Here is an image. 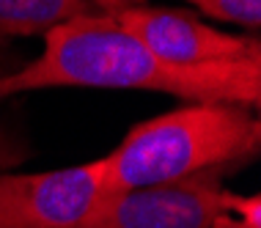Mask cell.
Returning a JSON list of instances; mask_svg holds the SVG:
<instances>
[{
    "instance_id": "5",
    "label": "cell",
    "mask_w": 261,
    "mask_h": 228,
    "mask_svg": "<svg viewBox=\"0 0 261 228\" xmlns=\"http://www.w3.org/2000/svg\"><path fill=\"white\" fill-rule=\"evenodd\" d=\"M113 17L171 66H217L261 58L258 36L223 33L190 11L132 6Z\"/></svg>"
},
{
    "instance_id": "9",
    "label": "cell",
    "mask_w": 261,
    "mask_h": 228,
    "mask_svg": "<svg viewBox=\"0 0 261 228\" xmlns=\"http://www.w3.org/2000/svg\"><path fill=\"white\" fill-rule=\"evenodd\" d=\"M28 154L31 151H28V146L22 143V140H19L14 132L0 126V170L17 168L22 160H28Z\"/></svg>"
},
{
    "instance_id": "2",
    "label": "cell",
    "mask_w": 261,
    "mask_h": 228,
    "mask_svg": "<svg viewBox=\"0 0 261 228\" xmlns=\"http://www.w3.org/2000/svg\"><path fill=\"white\" fill-rule=\"evenodd\" d=\"M261 151L256 113L225 102H187L132 126L102 157L105 192L151 187L248 165Z\"/></svg>"
},
{
    "instance_id": "7",
    "label": "cell",
    "mask_w": 261,
    "mask_h": 228,
    "mask_svg": "<svg viewBox=\"0 0 261 228\" xmlns=\"http://www.w3.org/2000/svg\"><path fill=\"white\" fill-rule=\"evenodd\" d=\"M201 14L223 22H234L250 31H258L261 25V0H190Z\"/></svg>"
},
{
    "instance_id": "1",
    "label": "cell",
    "mask_w": 261,
    "mask_h": 228,
    "mask_svg": "<svg viewBox=\"0 0 261 228\" xmlns=\"http://www.w3.org/2000/svg\"><path fill=\"white\" fill-rule=\"evenodd\" d=\"M44 88L160 91L187 102L261 105V58L217 66H171L160 61L113 14H80L44 33V49L0 77V99Z\"/></svg>"
},
{
    "instance_id": "4",
    "label": "cell",
    "mask_w": 261,
    "mask_h": 228,
    "mask_svg": "<svg viewBox=\"0 0 261 228\" xmlns=\"http://www.w3.org/2000/svg\"><path fill=\"white\" fill-rule=\"evenodd\" d=\"M231 195L217 173L118 190L102 198L83 228H217Z\"/></svg>"
},
{
    "instance_id": "10",
    "label": "cell",
    "mask_w": 261,
    "mask_h": 228,
    "mask_svg": "<svg viewBox=\"0 0 261 228\" xmlns=\"http://www.w3.org/2000/svg\"><path fill=\"white\" fill-rule=\"evenodd\" d=\"M91 6L102 9L105 14H116V11H124V9H132V6H140L143 0H88Z\"/></svg>"
},
{
    "instance_id": "3",
    "label": "cell",
    "mask_w": 261,
    "mask_h": 228,
    "mask_svg": "<svg viewBox=\"0 0 261 228\" xmlns=\"http://www.w3.org/2000/svg\"><path fill=\"white\" fill-rule=\"evenodd\" d=\"M105 195L102 160L41 173L0 170V228H83Z\"/></svg>"
},
{
    "instance_id": "6",
    "label": "cell",
    "mask_w": 261,
    "mask_h": 228,
    "mask_svg": "<svg viewBox=\"0 0 261 228\" xmlns=\"http://www.w3.org/2000/svg\"><path fill=\"white\" fill-rule=\"evenodd\" d=\"M94 11L88 0H0V39L44 36L50 28Z\"/></svg>"
},
{
    "instance_id": "8",
    "label": "cell",
    "mask_w": 261,
    "mask_h": 228,
    "mask_svg": "<svg viewBox=\"0 0 261 228\" xmlns=\"http://www.w3.org/2000/svg\"><path fill=\"white\" fill-rule=\"evenodd\" d=\"M217 228H261V198L258 195H231L228 209Z\"/></svg>"
}]
</instances>
